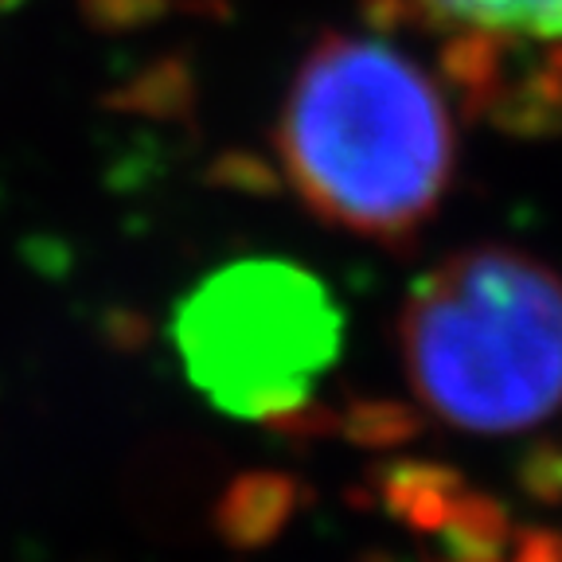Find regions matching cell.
I'll return each instance as SVG.
<instances>
[{"label":"cell","instance_id":"4","mask_svg":"<svg viewBox=\"0 0 562 562\" xmlns=\"http://www.w3.org/2000/svg\"><path fill=\"white\" fill-rule=\"evenodd\" d=\"M368 12L383 27L441 35V44L512 55L562 47V0H368Z\"/></svg>","mask_w":562,"mask_h":562},{"label":"cell","instance_id":"2","mask_svg":"<svg viewBox=\"0 0 562 562\" xmlns=\"http://www.w3.org/2000/svg\"><path fill=\"white\" fill-rule=\"evenodd\" d=\"M403 363L457 430H531L562 406V278L508 246L446 258L403 305Z\"/></svg>","mask_w":562,"mask_h":562},{"label":"cell","instance_id":"8","mask_svg":"<svg viewBox=\"0 0 562 562\" xmlns=\"http://www.w3.org/2000/svg\"><path fill=\"white\" fill-rule=\"evenodd\" d=\"M344 430H348L351 441H360V446L391 449L418 434V414L403 403H356L348 411Z\"/></svg>","mask_w":562,"mask_h":562},{"label":"cell","instance_id":"12","mask_svg":"<svg viewBox=\"0 0 562 562\" xmlns=\"http://www.w3.org/2000/svg\"><path fill=\"white\" fill-rule=\"evenodd\" d=\"M441 562H453V559H441ZM484 562H501V559H484Z\"/></svg>","mask_w":562,"mask_h":562},{"label":"cell","instance_id":"3","mask_svg":"<svg viewBox=\"0 0 562 562\" xmlns=\"http://www.w3.org/2000/svg\"><path fill=\"white\" fill-rule=\"evenodd\" d=\"M172 348L195 391L231 418L301 414L344 351V308L316 273L243 258L207 273L172 313Z\"/></svg>","mask_w":562,"mask_h":562},{"label":"cell","instance_id":"6","mask_svg":"<svg viewBox=\"0 0 562 562\" xmlns=\"http://www.w3.org/2000/svg\"><path fill=\"white\" fill-rule=\"evenodd\" d=\"M375 492L383 508L395 519H403L406 527H414V531H438L446 524L453 501L465 492V481L453 469L406 461V465H386L375 481Z\"/></svg>","mask_w":562,"mask_h":562},{"label":"cell","instance_id":"11","mask_svg":"<svg viewBox=\"0 0 562 562\" xmlns=\"http://www.w3.org/2000/svg\"><path fill=\"white\" fill-rule=\"evenodd\" d=\"M12 4H20V0H0V9H12Z\"/></svg>","mask_w":562,"mask_h":562},{"label":"cell","instance_id":"9","mask_svg":"<svg viewBox=\"0 0 562 562\" xmlns=\"http://www.w3.org/2000/svg\"><path fill=\"white\" fill-rule=\"evenodd\" d=\"M168 0H82L87 16L98 27H137L165 12Z\"/></svg>","mask_w":562,"mask_h":562},{"label":"cell","instance_id":"1","mask_svg":"<svg viewBox=\"0 0 562 562\" xmlns=\"http://www.w3.org/2000/svg\"><path fill=\"white\" fill-rule=\"evenodd\" d=\"M285 180L321 220L403 243L453 176V122L438 82L371 35H325L301 63L278 125Z\"/></svg>","mask_w":562,"mask_h":562},{"label":"cell","instance_id":"10","mask_svg":"<svg viewBox=\"0 0 562 562\" xmlns=\"http://www.w3.org/2000/svg\"><path fill=\"white\" fill-rule=\"evenodd\" d=\"M512 562H562V536L547 527H527L512 539Z\"/></svg>","mask_w":562,"mask_h":562},{"label":"cell","instance_id":"5","mask_svg":"<svg viewBox=\"0 0 562 562\" xmlns=\"http://www.w3.org/2000/svg\"><path fill=\"white\" fill-rule=\"evenodd\" d=\"M301 504V488L293 476L273 473V469H255L227 484L215 508V531L223 543L238 551L266 547L285 531Z\"/></svg>","mask_w":562,"mask_h":562},{"label":"cell","instance_id":"7","mask_svg":"<svg viewBox=\"0 0 562 562\" xmlns=\"http://www.w3.org/2000/svg\"><path fill=\"white\" fill-rule=\"evenodd\" d=\"M441 536V559L453 562H484L501 559L504 547L512 543V519L504 504L476 492H461L449 508L446 524L438 527Z\"/></svg>","mask_w":562,"mask_h":562}]
</instances>
